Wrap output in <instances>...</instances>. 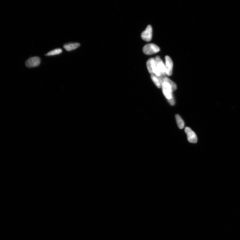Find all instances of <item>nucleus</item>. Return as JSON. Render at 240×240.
<instances>
[{
    "mask_svg": "<svg viewBox=\"0 0 240 240\" xmlns=\"http://www.w3.org/2000/svg\"><path fill=\"white\" fill-rule=\"evenodd\" d=\"M146 66L149 72L151 75H155L157 77L163 75H161L158 68L155 58H151L149 59L147 62Z\"/></svg>",
    "mask_w": 240,
    "mask_h": 240,
    "instance_id": "f257e3e1",
    "label": "nucleus"
},
{
    "mask_svg": "<svg viewBox=\"0 0 240 240\" xmlns=\"http://www.w3.org/2000/svg\"><path fill=\"white\" fill-rule=\"evenodd\" d=\"M160 51L159 47L154 44H146L143 48V51L146 55H150L156 53Z\"/></svg>",
    "mask_w": 240,
    "mask_h": 240,
    "instance_id": "f03ea898",
    "label": "nucleus"
},
{
    "mask_svg": "<svg viewBox=\"0 0 240 240\" xmlns=\"http://www.w3.org/2000/svg\"><path fill=\"white\" fill-rule=\"evenodd\" d=\"M152 29L150 25H148L146 29L141 34L142 40L147 42H150L152 39Z\"/></svg>",
    "mask_w": 240,
    "mask_h": 240,
    "instance_id": "7ed1b4c3",
    "label": "nucleus"
},
{
    "mask_svg": "<svg viewBox=\"0 0 240 240\" xmlns=\"http://www.w3.org/2000/svg\"><path fill=\"white\" fill-rule=\"evenodd\" d=\"M162 90L164 96L168 100L172 98L173 96L172 95V91L171 88L169 84L166 82H164L161 85Z\"/></svg>",
    "mask_w": 240,
    "mask_h": 240,
    "instance_id": "20e7f679",
    "label": "nucleus"
},
{
    "mask_svg": "<svg viewBox=\"0 0 240 240\" xmlns=\"http://www.w3.org/2000/svg\"><path fill=\"white\" fill-rule=\"evenodd\" d=\"M185 132L186 133L188 141L191 143H196L198 141L196 135L193 131L189 127H186Z\"/></svg>",
    "mask_w": 240,
    "mask_h": 240,
    "instance_id": "39448f33",
    "label": "nucleus"
},
{
    "mask_svg": "<svg viewBox=\"0 0 240 240\" xmlns=\"http://www.w3.org/2000/svg\"><path fill=\"white\" fill-rule=\"evenodd\" d=\"M165 66L166 75L170 76L172 74L173 64L169 56H166L165 57Z\"/></svg>",
    "mask_w": 240,
    "mask_h": 240,
    "instance_id": "423d86ee",
    "label": "nucleus"
},
{
    "mask_svg": "<svg viewBox=\"0 0 240 240\" xmlns=\"http://www.w3.org/2000/svg\"><path fill=\"white\" fill-rule=\"evenodd\" d=\"M41 59L39 57H35L29 58L25 62L26 66L28 68H34L40 65Z\"/></svg>",
    "mask_w": 240,
    "mask_h": 240,
    "instance_id": "0eeeda50",
    "label": "nucleus"
},
{
    "mask_svg": "<svg viewBox=\"0 0 240 240\" xmlns=\"http://www.w3.org/2000/svg\"><path fill=\"white\" fill-rule=\"evenodd\" d=\"M158 68L162 75L165 76L166 75L165 64L159 56H157L155 58Z\"/></svg>",
    "mask_w": 240,
    "mask_h": 240,
    "instance_id": "6e6552de",
    "label": "nucleus"
},
{
    "mask_svg": "<svg viewBox=\"0 0 240 240\" xmlns=\"http://www.w3.org/2000/svg\"><path fill=\"white\" fill-rule=\"evenodd\" d=\"M81 44L79 43H70L64 44V48L68 51L73 50L80 46Z\"/></svg>",
    "mask_w": 240,
    "mask_h": 240,
    "instance_id": "1a4fd4ad",
    "label": "nucleus"
},
{
    "mask_svg": "<svg viewBox=\"0 0 240 240\" xmlns=\"http://www.w3.org/2000/svg\"><path fill=\"white\" fill-rule=\"evenodd\" d=\"M164 82H166L168 84H169L172 88V91L173 92L174 91L177 89V85L176 83L172 81V80L170 79L168 77H165L164 79Z\"/></svg>",
    "mask_w": 240,
    "mask_h": 240,
    "instance_id": "9d476101",
    "label": "nucleus"
},
{
    "mask_svg": "<svg viewBox=\"0 0 240 240\" xmlns=\"http://www.w3.org/2000/svg\"><path fill=\"white\" fill-rule=\"evenodd\" d=\"M176 118L179 128L181 129H183L185 126V123L182 118L178 114H176Z\"/></svg>",
    "mask_w": 240,
    "mask_h": 240,
    "instance_id": "9b49d317",
    "label": "nucleus"
},
{
    "mask_svg": "<svg viewBox=\"0 0 240 240\" xmlns=\"http://www.w3.org/2000/svg\"><path fill=\"white\" fill-rule=\"evenodd\" d=\"M151 78L158 88H160L161 87V84L158 77L155 75H151Z\"/></svg>",
    "mask_w": 240,
    "mask_h": 240,
    "instance_id": "f8f14e48",
    "label": "nucleus"
},
{
    "mask_svg": "<svg viewBox=\"0 0 240 240\" xmlns=\"http://www.w3.org/2000/svg\"><path fill=\"white\" fill-rule=\"evenodd\" d=\"M62 49H55L47 53L46 55H45L52 56L59 55V54L62 53Z\"/></svg>",
    "mask_w": 240,
    "mask_h": 240,
    "instance_id": "ddd939ff",
    "label": "nucleus"
},
{
    "mask_svg": "<svg viewBox=\"0 0 240 240\" xmlns=\"http://www.w3.org/2000/svg\"><path fill=\"white\" fill-rule=\"evenodd\" d=\"M168 101L170 105H175V101L174 97L173 96L172 97V98H171L170 99H168Z\"/></svg>",
    "mask_w": 240,
    "mask_h": 240,
    "instance_id": "4468645a",
    "label": "nucleus"
}]
</instances>
